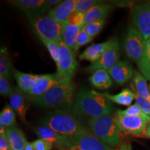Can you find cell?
<instances>
[{
	"label": "cell",
	"instance_id": "obj_34",
	"mask_svg": "<svg viewBox=\"0 0 150 150\" xmlns=\"http://www.w3.org/2000/svg\"><path fill=\"white\" fill-rule=\"evenodd\" d=\"M85 15L86 13H84L74 12L71 15L66 22L68 24H72V25L83 27L84 22H85Z\"/></svg>",
	"mask_w": 150,
	"mask_h": 150
},
{
	"label": "cell",
	"instance_id": "obj_9",
	"mask_svg": "<svg viewBox=\"0 0 150 150\" xmlns=\"http://www.w3.org/2000/svg\"><path fill=\"white\" fill-rule=\"evenodd\" d=\"M131 20L134 27L145 40L150 38V1L140 4L131 9Z\"/></svg>",
	"mask_w": 150,
	"mask_h": 150
},
{
	"label": "cell",
	"instance_id": "obj_41",
	"mask_svg": "<svg viewBox=\"0 0 150 150\" xmlns=\"http://www.w3.org/2000/svg\"><path fill=\"white\" fill-rule=\"evenodd\" d=\"M142 137L144 138H149L150 139V125L148 123L147 128H146L145 132H144L143 135H142Z\"/></svg>",
	"mask_w": 150,
	"mask_h": 150
},
{
	"label": "cell",
	"instance_id": "obj_25",
	"mask_svg": "<svg viewBox=\"0 0 150 150\" xmlns=\"http://www.w3.org/2000/svg\"><path fill=\"white\" fill-rule=\"evenodd\" d=\"M133 83L137 95L150 102V91L149 86L147 83V81L143 75L138 71L134 72Z\"/></svg>",
	"mask_w": 150,
	"mask_h": 150
},
{
	"label": "cell",
	"instance_id": "obj_46",
	"mask_svg": "<svg viewBox=\"0 0 150 150\" xmlns=\"http://www.w3.org/2000/svg\"><path fill=\"white\" fill-rule=\"evenodd\" d=\"M10 150H11V149H10Z\"/></svg>",
	"mask_w": 150,
	"mask_h": 150
},
{
	"label": "cell",
	"instance_id": "obj_43",
	"mask_svg": "<svg viewBox=\"0 0 150 150\" xmlns=\"http://www.w3.org/2000/svg\"><path fill=\"white\" fill-rule=\"evenodd\" d=\"M6 131L7 128H6L2 125H0V135L6 134Z\"/></svg>",
	"mask_w": 150,
	"mask_h": 150
},
{
	"label": "cell",
	"instance_id": "obj_29",
	"mask_svg": "<svg viewBox=\"0 0 150 150\" xmlns=\"http://www.w3.org/2000/svg\"><path fill=\"white\" fill-rule=\"evenodd\" d=\"M116 115H134V116H139L146 120L148 121V122H150V117L144 112L140 108L136 103L134 104L129 106L127 109L125 110H117L116 112Z\"/></svg>",
	"mask_w": 150,
	"mask_h": 150
},
{
	"label": "cell",
	"instance_id": "obj_27",
	"mask_svg": "<svg viewBox=\"0 0 150 150\" xmlns=\"http://www.w3.org/2000/svg\"><path fill=\"white\" fill-rule=\"evenodd\" d=\"M138 66L144 77L150 81V38L146 40L145 54Z\"/></svg>",
	"mask_w": 150,
	"mask_h": 150
},
{
	"label": "cell",
	"instance_id": "obj_13",
	"mask_svg": "<svg viewBox=\"0 0 150 150\" xmlns=\"http://www.w3.org/2000/svg\"><path fill=\"white\" fill-rule=\"evenodd\" d=\"M34 131L40 139L52 142L59 150H72V144L70 137L60 134L47 127L42 126L35 128Z\"/></svg>",
	"mask_w": 150,
	"mask_h": 150
},
{
	"label": "cell",
	"instance_id": "obj_45",
	"mask_svg": "<svg viewBox=\"0 0 150 150\" xmlns=\"http://www.w3.org/2000/svg\"><path fill=\"white\" fill-rule=\"evenodd\" d=\"M149 125H150V122H149Z\"/></svg>",
	"mask_w": 150,
	"mask_h": 150
},
{
	"label": "cell",
	"instance_id": "obj_2",
	"mask_svg": "<svg viewBox=\"0 0 150 150\" xmlns=\"http://www.w3.org/2000/svg\"><path fill=\"white\" fill-rule=\"evenodd\" d=\"M74 91L75 86L72 80L63 81L43 95L33 97L32 102L40 107L66 110L72 106Z\"/></svg>",
	"mask_w": 150,
	"mask_h": 150
},
{
	"label": "cell",
	"instance_id": "obj_28",
	"mask_svg": "<svg viewBox=\"0 0 150 150\" xmlns=\"http://www.w3.org/2000/svg\"><path fill=\"white\" fill-rule=\"evenodd\" d=\"M11 71L12 65L8 52L6 49H1L0 52V76L9 78Z\"/></svg>",
	"mask_w": 150,
	"mask_h": 150
},
{
	"label": "cell",
	"instance_id": "obj_30",
	"mask_svg": "<svg viewBox=\"0 0 150 150\" xmlns=\"http://www.w3.org/2000/svg\"><path fill=\"white\" fill-rule=\"evenodd\" d=\"M102 1L99 0H77L74 12L86 13L93 7L102 4Z\"/></svg>",
	"mask_w": 150,
	"mask_h": 150
},
{
	"label": "cell",
	"instance_id": "obj_44",
	"mask_svg": "<svg viewBox=\"0 0 150 150\" xmlns=\"http://www.w3.org/2000/svg\"><path fill=\"white\" fill-rule=\"evenodd\" d=\"M149 91H150V83H149Z\"/></svg>",
	"mask_w": 150,
	"mask_h": 150
},
{
	"label": "cell",
	"instance_id": "obj_23",
	"mask_svg": "<svg viewBox=\"0 0 150 150\" xmlns=\"http://www.w3.org/2000/svg\"><path fill=\"white\" fill-rule=\"evenodd\" d=\"M91 83L97 89L106 90L112 86V81L107 70H98L95 71L89 78Z\"/></svg>",
	"mask_w": 150,
	"mask_h": 150
},
{
	"label": "cell",
	"instance_id": "obj_37",
	"mask_svg": "<svg viewBox=\"0 0 150 150\" xmlns=\"http://www.w3.org/2000/svg\"><path fill=\"white\" fill-rule=\"evenodd\" d=\"M33 143L35 150H52L54 147V145L52 142L40 138L33 141Z\"/></svg>",
	"mask_w": 150,
	"mask_h": 150
},
{
	"label": "cell",
	"instance_id": "obj_8",
	"mask_svg": "<svg viewBox=\"0 0 150 150\" xmlns=\"http://www.w3.org/2000/svg\"><path fill=\"white\" fill-rule=\"evenodd\" d=\"M56 74L63 80H72L77 67V61L73 50L65 44L60 42L58 61L56 63Z\"/></svg>",
	"mask_w": 150,
	"mask_h": 150
},
{
	"label": "cell",
	"instance_id": "obj_42",
	"mask_svg": "<svg viewBox=\"0 0 150 150\" xmlns=\"http://www.w3.org/2000/svg\"><path fill=\"white\" fill-rule=\"evenodd\" d=\"M24 150H35L34 145H33V142H28Z\"/></svg>",
	"mask_w": 150,
	"mask_h": 150
},
{
	"label": "cell",
	"instance_id": "obj_11",
	"mask_svg": "<svg viewBox=\"0 0 150 150\" xmlns=\"http://www.w3.org/2000/svg\"><path fill=\"white\" fill-rule=\"evenodd\" d=\"M8 2L22 10L31 20L43 16L52 9L47 0H14Z\"/></svg>",
	"mask_w": 150,
	"mask_h": 150
},
{
	"label": "cell",
	"instance_id": "obj_32",
	"mask_svg": "<svg viewBox=\"0 0 150 150\" xmlns=\"http://www.w3.org/2000/svg\"><path fill=\"white\" fill-rule=\"evenodd\" d=\"M44 45L46 47L47 50L50 52V56L52 59L55 61L56 63L58 61V57H59V52L60 47V42H55V41H41Z\"/></svg>",
	"mask_w": 150,
	"mask_h": 150
},
{
	"label": "cell",
	"instance_id": "obj_5",
	"mask_svg": "<svg viewBox=\"0 0 150 150\" xmlns=\"http://www.w3.org/2000/svg\"><path fill=\"white\" fill-rule=\"evenodd\" d=\"M31 27L41 41H62L63 24L48 16H43L31 20Z\"/></svg>",
	"mask_w": 150,
	"mask_h": 150
},
{
	"label": "cell",
	"instance_id": "obj_3",
	"mask_svg": "<svg viewBox=\"0 0 150 150\" xmlns=\"http://www.w3.org/2000/svg\"><path fill=\"white\" fill-rule=\"evenodd\" d=\"M88 126L94 135L106 145L115 147L120 142V129L115 116L108 115L88 120Z\"/></svg>",
	"mask_w": 150,
	"mask_h": 150
},
{
	"label": "cell",
	"instance_id": "obj_17",
	"mask_svg": "<svg viewBox=\"0 0 150 150\" xmlns=\"http://www.w3.org/2000/svg\"><path fill=\"white\" fill-rule=\"evenodd\" d=\"M77 0L63 1L59 5L49 11L48 16L59 23L63 24L68 20L71 15L74 13Z\"/></svg>",
	"mask_w": 150,
	"mask_h": 150
},
{
	"label": "cell",
	"instance_id": "obj_18",
	"mask_svg": "<svg viewBox=\"0 0 150 150\" xmlns=\"http://www.w3.org/2000/svg\"><path fill=\"white\" fill-rule=\"evenodd\" d=\"M113 39H110L104 42L93 44L86 49L79 55V59L84 61H88L91 63H95L105 53L113 42Z\"/></svg>",
	"mask_w": 150,
	"mask_h": 150
},
{
	"label": "cell",
	"instance_id": "obj_40",
	"mask_svg": "<svg viewBox=\"0 0 150 150\" xmlns=\"http://www.w3.org/2000/svg\"><path fill=\"white\" fill-rule=\"evenodd\" d=\"M116 150H133L131 148V145L129 143H124L122 145L118 148Z\"/></svg>",
	"mask_w": 150,
	"mask_h": 150
},
{
	"label": "cell",
	"instance_id": "obj_16",
	"mask_svg": "<svg viewBox=\"0 0 150 150\" xmlns=\"http://www.w3.org/2000/svg\"><path fill=\"white\" fill-rule=\"evenodd\" d=\"M108 72L112 79L120 85L129 81L134 74L132 66L126 61H118Z\"/></svg>",
	"mask_w": 150,
	"mask_h": 150
},
{
	"label": "cell",
	"instance_id": "obj_33",
	"mask_svg": "<svg viewBox=\"0 0 150 150\" xmlns=\"http://www.w3.org/2000/svg\"><path fill=\"white\" fill-rule=\"evenodd\" d=\"M93 40V38L88 34L87 32L86 31L84 27H82L81 30L76 40V44H75L74 48V52H76L79 50L81 47L85 45L88 44V43L91 42Z\"/></svg>",
	"mask_w": 150,
	"mask_h": 150
},
{
	"label": "cell",
	"instance_id": "obj_19",
	"mask_svg": "<svg viewBox=\"0 0 150 150\" xmlns=\"http://www.w3.org/2000/svg\"><path fill=\"white\" fill-rule=\"evenodd\" d=\"M112 9L113 7L107 4H102L93 7L86 13L84 26L92 22L105 20Z\"/></svg>",
	"mask_w": 150,
	"mask_h": 150
},
{
	"label": "cell",
	"instance_id": "obj_14",
	"mask_svg": "<svg viewBox=\"0 0 150 150\" xmlns=\"http://www.w3.org/2000/svg\"><path fill=\"white\" fill-rule=\"evenodd\" d=\"M63 81L70 80L61 79L56 73L54 74L38 75L36 82L32 88L27 93V95L33 97L40 96L54 86L63 82Z\"/></svg>",
	"mask_w": 150,
	"mask_h": 150
},
{
	"label": "cell",
	"instance_id": "obj_35",
	"mask_svg": "<svg viewBox=\"0 0 150 150\" xmlns=\"http://www.w3.org/2000/svg\"><path fill=\"white\" fill-rule=\"evenodd\" d=\"M13 88H11L8 78L0 76V94L1 96H9L12 94Z\"/></svg>",
	"mask_w": 150,
	"mask_h": 150
},
{
	"label": "cell",
	"instance_id": "obj_15",
	"mask_svg": "<svg viewBox=\"0 0 150 150\" xmlns=\"http://www.w3.org/2000/svg\"><path fill=\"white\" fill-rule=\"evenodd\" d=\"M27 95L18 87H14L13 88L12 94L10 96V106L23 122L25 121L29 106V98Z\"/></svg>",
	"mask_w": 150,
	"mask_h": 150
},
{
	"label": "cell",
	"instance_id": "obj_20",
	"mask_svg": "<svg viewBox=\"0 0 150 150\" xmlns=\"http://www.w3.org/2000/svg\"><path fill=\"white\" fill-rule=\"evenodd\" d=\"M6 136L11 150H24L28 142L23 131L18 127L7 129Z\"/></svg>",
	"mask_w": 150,
	"mask_h": 150
},
{
	"label": "cell",
	"instance_id": "obj_26",
	"mask_svg": "<svg viewBox=\"0 0 150 150\" xmlns=\"http://www.w3.org/2000/svg\"><path fill=\"white\" fill-rule=\"evenodd\" d=\"M0 125L7 129L17 127L16 112L10 105H6L0 112Z\"/></svg>",
	"mask_w": 150,
	"mask_h": 150
},
{
	"label": "cell",
	"instance_id": "obj_1",
	"mask_svg": "<svg viewBox=\"0 0 150 150\" xmlns=\"http://www.w3.org/2000/svg\"><path fill=\"white\" fill-rule=\"evenodd\" d=\"M72 111L77 118L84 117L91 120L111 115L113 106L102 93L81 90L76 97Z\"/></svg>",
	"mask_w": 150,
	"mask_h": 150
},
{
	"label": "cell",
	"instance_id": "obj_12",
	"mask_svg": "<svg viewBox=\"0 0 150 150\" xmlns=\"http://www.w3.org/2000/svg\"><path fill=\"white\" fill-rule=\"evenodd\" d=\"M120 59V46L118 40L113 39V42L110 47L105 52V53L95 63H91L86 70L88 72L97 71L98 70H109L110 68L117 63Z\"/></svg>",
	"mask_w": 150,
	"mask_h": 150
},
{
	"label": "cell",
	"instance_id": "obj_4",
	"mask_svg": "<svg viewBox=\"0 0 150 150\" xmlns=\"http://www.w3.org/2000/svg\"><path fill=\"white\" fill-rule=\"evenodd\" d=\"M43 126L53 129L60 134L71 137L78 132L82 125L72 112L67 110H56L41 121Z\"/></svg>",
	"mask_w": 150,
	"mask_h": 150
},
{
	"label": "cell",
	"instance_id": "obj_22",
	"mask_svg": "<svg viewBox=\"0 0 150 150\" xmlns=\"http://www.w3.org/2000/svg\"><path fill=\"white\" fill-rule=\"evenodd\" d=\"M13 74L18 87L26 94L32 88L38 77V75L27 74L17 70H13Z\"/></svg>",
	"mask_w": 150,
	"mask_h": 150
},
{
	"label": "cell",
	"instance_id": "obj_39",
	"mask_svg": "<svg viewBox=\"0 0 150 150\" xmlns=\"http://www.w3.org/2000/svg\"><path fill=\"white\" fill-rule=\"evenodd\" d=\"M47 1L48 4L50 5V6L52 8V6L59 5L60 4H61L63 1H61V0H47Z\"/></svg>",
	"mask_w": 150,
	"mask_h": 150
},
{
	"label": "cell",
	"instance_id": "obj_38",
	"mask_svg": "<svg viewBox=\"0 0 150 150\" xmlns=\"http://www.w3.org/2000/svg\"><path fill=\"white\" fill-rule=\"evenodd\" d=\"M0 150H10V145L6 134L0 135Z\"/></svg>",
	"mask_w": 150,
	"mask_h": 150
},
{
	"label": "cell",
	"instance_id": "obj_6",
	"mask_svg": "<svg viewBox=\"0 0 150 150\" xmlns=\"http://www.w3.org/2000/svg\"><path fill=\"white\" fill-rule=\"evenodd\" d=\"M145 42L141 33L134 26H130L127 30L123 41L125 53L131 61L139 63L145 54Z\"/></svg>",
	"mask_w": 150,
	"mask_h": 150
},
{
	"label": "cell",
	"instance_id": "obj_24",
	"mask_svg": "<svg viewBox=\"0 0 150 150\" xmlns=\"http://www.w3.org/2000/svg\"><path fill=\"white\" fill-rule=\"evenodd\" d=\"M102 94L111 102L122 106H129L136 99V93L128 88L122 90L117 95H110L108 93H102Z\"/></svg>",
	"mask_w": 150,
	"mask_h": 150
},
{
	"label": "cell",
	"instance_id": "obj_36",
	"mask_svg": "<svg viewBox=\"0 0 150 150\" xmlns=\"http://www.w3.org/2000/svg\"><path fill=\"white\" fill-rule=\"evenodd\" d=\"M136 103L146 115L150 117V102L136 93Z\"/></svg>",
	"mask_w": 150,
	"mask_h": 150
},
{
	"label": "cell",
	"instance_id": "obj_21",
	"mask_svg": "<svg viewBox=\"0 0 150 150\" xmlns=\"http://www.w3.org/2000/svg\"><path fill=\"white\" fill-rule=\"evenodd\" d=\"M82 27L72 25L65 22L63 24L62 29V41L68 47L70 50L74 51L76 40Z\"/></svg>",
	"mask_w": 150,
	"mask_h": 150
},
{
	"label": "cell",
	"instance_id": "obj_31",
	"mask_svg": "<svg viewBox=\"0 0 150 150\" xmlns=\"http://www.w3.org/2000/svg\"><path fill=\"white\" fill-rule=\"evenodd\" d=\"M104 24L105 20H99V21L92 22L91 24L85 25L83 27L88 34L92 38H93L94 37L96 36V35L100 32L101 30H102L103 27H104Z\"/></svg>",
	"mask_w": 150,
	"mask_h": 150
},
{
	"label": "cell",
	"instance_id": "obj_7",
	"mask_svg": "<svg viewBox=\"0 0 150 150\" xmlns=\"http://www.w3.org/2000/svg\"><path fill=\"white\" fill-rule=\"evenodd\" d=\"M70 138L72 144V150H113L83 125Z\"/></svg>",
	"mask_w": 150,
	"mask_h": 150
},
{
	"label": "cell",
	"instance_id": "obj_10",
	"mask_svg": "<svg viewBox=\"0 0 150 150\" xmlns=\"http://www.w3.org/2000/svg\"><path fill=\"white\" fill-rule=\"evenodd\" d=\"M115 118L120 131L136 136H142L148 125V121L139 116L115 115Z\"/></svg>",
	"mask_w": 150,
	"mask_h": 150
}]
</instances>
